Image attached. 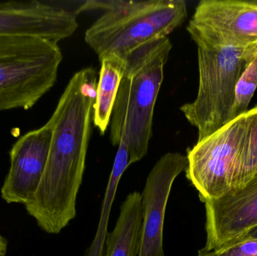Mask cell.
I'll return each mask as SVG.
<instances>
[{"label":"cell","instance_id":"cell-1","mask_svg":"<svg viewBox=\"0 0 257 256\" xmlns=\"http://www.w3.org/2000/svg\"><path fill=\"white\" fill-rule=\"evenodd\" d=\"M97 73L81 69L68 83L50 118L49 155L37 190L25 205L38 226L57 234L76 216V201L85 170L96 96Z\"/></svg>","mask_w":257,"mask_h":256},{"label":"cell","instance_id":"cell-2","mask_svg":"<svg viewBox=\"0 0 257 256\" xmlns=\"http://www.w3.org/2000/svg\"><path fill=\"white\" fill-rule=\"evenodd\" d=\"M172 45L168 37L152 40L126 57L124 72L111 114L110 140L126 141L130 164L148 153L153 135L156 101Z\"/></svg>","mask_w":257,"mask_h":256},{"label":"cell","instance_id":"cell-3","mask_svg":"<svg viewBox=\"0 0 257 256\" xmlns=\"http://www.w3.org/2000/svg\"><path fill=\"white\" fill-rule=\"evenodd\" d=\"M94 9L104 12L87 29L84 40L99 60L114 56L125 61L142 45L168 37L187 17L184 0L87 1L75 14Z\"/></svg>","mask_w":257,"mask_h":256},{"label":"cell","instance_id":"cell-4","mask_svg":"<svg viewBox=\"0 0 257 256\" xmlns=\"http://www.w3.org/2000/svg\"><path fill=\"white\" fill-rule=\"evenodd\" d=\"M197 46L199 88L193 102L180 110L197 129L198 141L232 121L237 83L254 57L253 46L243 48L193 39Z\"/></svg>","mask_w":257,"mask_h":256},{"label":"cell","instance_id":"cell-5","mask_svg":"<svg viewBox=\"0 0 257 256\" xmlns=\"http://www.w3.org/2000/svg\"><path fill=\"white\" fill-rule=\"evenodd\" d=\"M62 60L58 44L0 36V112L31 109L54 87Z\"/></svg>","mask_w":257,"mask_h":256},{"label":"cell","instance_id":"cell-6","mask_svg":"<svg viewBox=\"0 0 257 256\" xmlns=\"http://www.w3.org/2000/svg\"><path fill=\"white\" fill-rule=\"evenodd\" d=\"M246 114L187 150L186 176L202 202L217 199L232 189L235 162L245 132Z\"/></svg>","mask_w":257,"mask_h":256},{"label":"cell","instance_id":"cell-7","mask_svg":"<svg viewBox=\"0 0 257 256\" xmlns=\"http://www.w3.org/2000/svg\"><path fill=\"white\" fill-rule=\"evenodd\" d=\"M193 39L247 48L257 44V0H202L187 27Z\"/></svg>","mask_w":257,"mask_h":256},{"label":"cell","instance_id":"cell-8","mask_svg":"<svg viewBox=\"0 0 257 256\" xmlns=\"http://www.w3.org/2000/svg\"><path fill=\"white\" fill-rule=\"evenodd\" d=\"M206 244L216 251L238 243L257 227V174L242 187L205 201Z\"/></svg>","mask_w":257,"mask_h":256},{"label":"cell","instance_id":"cell-9","mask_svg":"<svg viewBox=\"0 0 257 256\" xmlns=\"http://www.w3.org/2000/svg\"><path fill=\"white\" fill-rule=\"evenodd\" d=\"M187 156L163 155L150 171L142 191V238L139 256H165L163 226L166 205L175 179L187 166Z\"/></svg>","mask_w":257,"mask_h":256},{"label":"cell","instance_id":"cell-10","mask_svg":"<svg viewBox=\"0 0 257 256\" xmlns=\"http://www.w3.org/2000/svg\"><path fill=\"white\" fill-rule=\"evenodd\" d=\"M76 15L48 2L0 3V36H32L58 44L76 31Z\"/></svg>","mask_w":257,"mask_h":256},{"label":"cell","instance_id":"cell-11","mask_svg":"<svg viewBox=\"0 0 257 256\" xmlns=\"http://www.w3.org/2000/svg\"><path fill=\"white\" fill-rule=\"evenodd\" d=\"M52 135L53 126L48 120L12 146L10 168L1 188L2 198L8 204L26 205L33 198L45 171Z\"/></svg>","mask_w":257,"mask_h":256},{"label":"cell","instance_id":"cell-12","mask_svg":"<svg viewBox=\"0 0 257 256\" xmlns=\"http://www.w3.org/2000/svg\"><path fill=\"white\" fill-rule=\"evenodd\" d=\"M142 219V195L131 192L120 206L114 230L107 234L105 256H139Z\"/></svg>","mask_w":257,"mask_h":256},{"label":"cell","instance_id":"cell-13","mask_svg":"<svg viewBox=\"0 0 257 256\" xmlns=\"http://www.w3.org/2000/svg\"><path fill=\"white\" fill-rule=\"evenodd\" d=\"M100 62L101 69L93 106V123L100 133L104 135L111 121L126 62L114 56L105 57Z\"/></svg>","mask_w":257,"mask_h":256},{"label":"cell","instance_id":"cell-14","mask_svg":"<svg viewBox=\"0 0 257 256\" xmlns=\"http://www.w3.org/2000/svg\"><path fill=\"white\" fill-rule=\"evenodd\" d=\"M130 165L126 141L121 138L108 179L97 230L91 245L86 250L84 256H105V240L108 234V219L111 207L120 179Z\"/></svg>","mask_w":257,"mask_h":256},{"label":"cell","instance_id":"cell-15","mask_svg":"<svg viewBox=\"0 0 257 256\" xmlns=\"http://www.w3.org/2000/svg\"><path fill=\"white\" fill-rule=\"evenodd\" d=\"M256 174L257 107H255L246 114L245 132L235 162L232 189L242 187Z\"/></svg>","mask_w":257,"mask_h":256},{"label":"cell","instance_id":"cell-16","mask_svg":"<svg viewBox=\"0 0 257 256\" xmlns=\"http://www.w3.org/2000/svg\"><path fill=\"white\" fill-rule=\"evenodd\" d=\"M253 49L255 51L254 57L241 74L235 87L232 121L248 111L249 105L256 90L257 51L254 48Z\"/></svg>","mask_w":257,"mask_h":256},{"label":"cell","instance_id":"cell-17","mask_svg":"<svg viewBox=\"0 0 257 256\" xmlns=\"http://www.w3.org/2000/svg\"><path fill=\"white\" fill-rule=\"evenodd\" d=\"M198 256H257V240H241L216 251L202 249Z\"/></svg>","mask_w":257,"mask_h":256},{"label":"cell","instance_id":"cell-18","mask_svg":"<svg viewBox=\"0 0 257 256\" xmlns=\"http://www.w3.org/2000/svg\"><path fill=\"white\" fill-rule=\"evenodd\" d=\"M8 245H9V243H8L7 239L0 234V256L6 255V254H7Z\"/></svg>","mask_w":257,"mask_h":256},{"label":"cell","instance_id":"cell-19","mask_svg":"<svg viewBox=\"0 0 257 256\" xmlns=\"http://www.w3.org/2000/svg\"><path fill=\"white\" fill-rule=\"evenodd\" d=\"M246 240H257V227L256 228H253V230H251V231H250L247 235L244 236L242 240H240V241Z\"/></svg>","mask_w":257,"mask_h":256}]
</instances>
